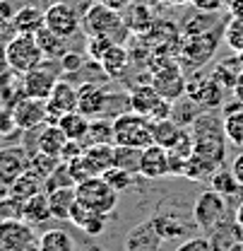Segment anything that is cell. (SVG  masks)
I'll use <instances>...</instances> for the list:
<instances>
[{
    "instance_id": "18",
    "label": "cell",
    "mask_w": 243,
    "mask_h": 251,
    "mask_svg": "<svg viewBox=\"0 0 243 251\" xmlns=\"http://www.w3.org/2000/svg\"><path fill=\"white\" fill-rule=\"evenodd\" d=\"M56 82H58L56 73L51 68H46V65H39V68L29 70L27 75H22V92H24V97L46 101L51 97V92H53Z\"/></svg>"
},
{
    "instance_id": "37",
    "label": "cell",
    "mask_w": 243,
    "mask_h": 251,
    "mask_svg": "<svg viewBox=\"0 0 243 251\" xmlns=\"http://www.w3.org/2000/svg\"><path fill=\"white\" fill-rule=\"evenodd\" d=\"M61 167V157H53V155H44V152H34L29 155V172H34L36 176H41L44 181Z\"/></svg>"
},
{
    "instance_id": "59",
    "label": "cell",
    "mask_w": 243,
    "mask_h": 251,
    "mask_svg": "<svg viewBox=\"0 0 243 251\" xmlns=\"http://www.w3.org/2000/svg\"><path fill=\"white\" fill-rule=\"evenodd\" d=\"M166 2H171V5H183V2H188V0H166Z\"/></svg>"
},
{
    "instance_id": "33",
    "label": "cell",
    "mask_w": 243,
    "mask_h": 251,
    "mask_svg": "<svg viewBox=\"0 0 243 251\" xmlns=\"http://www.w3.org/2000/svg\"><path fill=\"white\" fill-rule=\"evenodd\" d=\"M217 169H221V167L214 159L195 152V155L188 159V164H185V179H190V181H210Z\"/></svg>"
},
{
    "instance_id": "55",
    "label": "cell",
    "mask_w": 243,
    "mask_h": 251,
    "mask_svg": "<svg viewBox=\"0 0 243 251\" xmlns=\"http://www.w3.org/2000/svg\"><path fill=\"white\" fill-rule=\"evenodd\" d=\"M231 92H234V97H236V101H241L243 104V73L239 75V80H236V85H234Z\"/></svg>"
},
{
    "instance_id": "40",
    "label": "cell",
    "mask_w": 243,
    "mask_h": 251,
    "mask_svg": "<svg viewBox=\"0 0 243 251\" xmlns=\"http://www.w3.org/2000/svg\"><path fill=\"white\" fill-rule=\"evenodd\" d=\"M24 203L15 196H7L0 201V222H10V220H22Z\"/></svg>"
},
{
    "instance_id": "49",
    "label": "cell",
    "mask_w": 243,
    "mask_h": 251,
    "mask_svg": "<svg viewBox=\"0 0 243 251\" xmlns=\"http://www.w3.org/2000/svg\"><path fill=\"white\" fill-rule=\"evenodd\" d=\"M82 152H85V143H80V140H67L61 152V162L77 159V157H82Z\"/></svg>"
},
{
    "instance_id": "3",
    "label": "cell",
    "mask_w": 243,
    "mask_h": 251,
    "mask_svg": "<svg viewBox=\"0 0 243 251\" xmlns=\"http://www.w3.org/2000/svg\"><path fill=\"white\" fill-rule=\"evenodd\" d=\"M113 145L133 148V150H145V148L154 145L152 121L130 109L118 114L113 119Z\"/></svg>"
},
{
    "instance_id": "43",
    "label": "cell",
    "mask_w": 243,
    "mask_h": 251,
    "mask_svg": "<svg viewBox=\"0 0 243 251\" xmlns=\"http://www.w3.org/2000/svg\"><path fill=\"white\" fill-rule=\"evenodd\" d=\"M58 63H61V68H63V73H65V75H72V73H80V70L85 68L87 58H85V56H80V53H75V51H67Z\"/></svg>"
},
{
    "instance_id": "38",
    "label": "cell",
    "mask_w": 243,
    "mask_h": 251,
    "mask_svg": "<svg viewBox=\"0 0 243 251\" xmlns=\"http://www.w3.org/2000/svg\"><path fill=\"white\" fill-rule=\"evenodd\" d=\"M140 155H142V150L116 145V150H113V167H121V169L130 172V174H140Z\"/></svg>"
},
{
    "instance_id": "5",
    "label": "cell",
    "mask_w": 243,
    "mask_h": 251,
    "mask_svg": "<svg viewBox=\"0 0 243 251\" xmlns=\"http://www.w3.org/2000/svg\"><path fill=\"white\" fill-rule=\"evenodd\" d=\"M128 106H130V111H135L140 116H147L150 121L171 119V114H174V101L164 99L152 87V82L135 85L130 90V94H128Z\"/></svg>"
},
{
    "instance_id": "34",
    "label": "cell",
    "mask_w": 243,
    "mask_h": 251,
    "mask_svg": "<svg viewBox=\"0 0 243 251\" xmlns=\"http://www.w3.org/2000/svg\"><path fill=\"white\" fill-rule=\"evenodd\" d=\"M39 249L41 251H75V239L65 229L53 227V229H46L39 237Z\"/></svg>"
},
{
    "instance_id": "50",
    "label": "cell",
    "mask_w": 243,
    "mask_h": 251,
    "mask_svg": "<svg viewBox=\"0 0 243 251\" xmlns=\"http://www.w3.org/2000/svg\"><path fill=\"white\" fill-rule=\"evenodd\" d=\"M15 7H12V2L10 0H0V25H10L12 22V17H15Z\"/></svg>"
},
{
    "instance_id": "27",
    "label": "cell",
    "mask_w": 243,
    "mask_h": 251,
    "mask_svg": "<svg viewBox=\"0 0 243 251\" xmlns=\"http://www.w3.org/2000/svg\"><path fill=\"white\" fill-rule=\"evenodd\" d=\"M183 128L178 121L174 119H161V121H152V135H154V145H161L164 150H171L178 138L183 135Z\"/></svg>"
},
{
    "instance_id": "32",
    "label": "cell",
    "mask_w": 243,
    "mask_h": 251,
    "mask_svg": "<svg viewBox=\"0 0 243 251\" xmlns=\"http://www.w3.org/2000/svg\"><path fill=\"white\" fill-rule=\"evenodd\" d=\"M46 191V186H44V179L41 176H36L34 172H24L12 186H10V196H15V198H20L22 203L24 201H29V198H34L36 193H44Z\"/></svg>"
},
{
    "instance_id": "53",
    "label": "cell",
    "mask_w": 243,
    "mask_h": 251,
    "mask_svg": "<svg viewBox=\"0 0 243 251\" xmlns=\"http://www.w3.org/2000/svg\"><path fill=\"white\" fill-rule=\"evenodd\" d=\"M99 2H104L106 7H111V10H118V12H121V10H125V7H130V2H133V0H99Z\"/></svg>"
},
{
    "instance_id": "52",
    "label": "cell",
    "mask_w": 243,
    "mask_h": 251,
    "mask_svg": "<svg viewBox=\"0 0 243 251\" xmlns=\"http://www.w3.org/2000/svg\"><path fill=\"white\" fill-rule=\"evenodd\" d=\"M231 172H234V176H236V181L243 186V152L241 155L234 157V162H231V167H229Z\"/></svg>"
},
{
    "instance_id": "19",
    "label": "cell",
    "mask_w": 243,
    "mask_h": 251,
    "mask_svg": "<svg viewBox=\"0 0 243 251\" xmlns=\"http://www.w3.org/2000/svg\"><path fill=\"white\" fill-rule=\"evenodd\" d=\"M164 244V239L159 237V232L154 229L152 220L140 222L137 227L130 229V234L125 237V251H159Z\"/></svg>"
},
{
    "instance_id": "60",
    "label": "cell",
    "mask_w": 243,
    "mask_h": 251,
    "mask_svg": "<svg viewBox=\"0 0 243 251\" xmlns=\"http://www.w3.org/2000/svg\"><path fill=\"white\" fill-rule=\"evenodd\" d=\"M231 251H243V247H241V244H239V247H234V249H231Z\"/></svg>"
},
{
    "instance_id": "1",
    "label": "cell",
    "mask_w": 243,
    "mask_h": 251,
    "mask_svg": "<svg viewBox=\"0 0 243 251\" xmlns=\"http://www.w3.org/2000/svg\"><path fill=\"white\" fill-rule=\"evenodd\" d=\"M190 133H193V140H195V152L202 157H210L219 167H224V159H226L224 121H219L212 111H205L193 121Z\"/></svg>"
},
{
    "instance_id": "61",
    "label": "cell",
    "mask_w": 243,
    "mask_h": 251,
    "mask_svg": "<svg viewBox=\"0 0 243 251\" xmlns=\"http://www.w3.org/2000/svg\"><path fill=\"white\" fill-rule=\"evenodd\" d=\"M241 56H243V51H241Z\"/></svg>"
},
{
    "instance_id": "26",
    "label": "cell",
    "mask_w": 243,
    "mask_h": 251,
    "mask_svg": "<svg viewBox=\"0 0 243 251\" xmlns=\"http://www.w3.org/2000/svg\"><path fill=\"white\" fill-rule=\"evenodd\" d=\"M34 39H36L39 49L44 51L46 61H61L63 56L67 53V44H65L67 39H63V36H58V34H53L48 27L39 29L36 34H34Z\"/></svg>"
},
{
    "instance_id": "16",
    "label": "cell",
    "mask_w": 243,
    "mask_h": 251,
    "mask_svg": "<svg viewBox=\"0 0 243 251\" xmlns=\"http://www.w3.org/2000/svg\"><path fill=\"white\" fill-rule=\"evenodd\" d=\"M12 116H15L17 130H34V128L46 124V119H48L46 101L31 99V97H22V99L12 106Z\"/></svg>"
},
{
    "instance_id": "57",
    "label": "cell",
    "mask_w": 243,
    "mask_h": 251,
    "mask_svg": "<svg viewBox=\"0 0 243 251\" xmlns=\"http://www.w3.org/2000/svg\"><path fill=\"white\" fill-rule=\"evenodd\" d=\"M7 196H10V186L0 184V201H2V198H7Z\"/></svg>"
},
{
    "instance_id": "10",
    "label": "cell",
    "mask_w": 243,
    "mask_h": 251,
    "mask_svg": "<svg viewBox=\"0 0 243 251\" xmlns=\"http://www.w3.org/2000/svg\"><path fill=\"white\" fill-rule=\"evenodd\" d=\"M185 97L198 109L214 111L217 106L224 104V87L214 80L212 75H205V77H195V80H190L185 85Z\"/></svg>"
},
{
    "instance_id": "12",
    "label": "cell",
    "mask_w": 243,
    "mask_h": 251,
    "mask_svg": "<svg viewBox=\"0 0 243 251\" xmlns=\"http://www.w3.org/2000/svg\"><path fill=\"white\" fill-rule=\"evenodd\" d=\"M219 46V29L205 31V34H195V36H185L181 41V56L188 65H205L214 56Z\"/></svg>"
},
{
    "instance_id": "44",
    "label": "cell",
    "mask_w": 243,
    "mask_h": 251,
    "mask_svg": "<svg viewBox=\"0 0 243 251\" xmlns=\"http://www.w3.org/2000/svg\"><path fill=\"white\" fill-rule=\"evenodd\" d=\"M104 229H106V215H101V213H91L89 218H87V222L82 225V232L89 234V237L104 234Z\"/></svg>"
},
{
    "instance_id": "9",
    "label": "cell",
    "mask_w": 243,
    "mask_h": 251,
    "mask_svg": "<svg viewBox=\"0 0 243 251\" xmlns=\"http://www.w3.org/2000/svg\"><path fill=\"white\" fill-rule=\"evenodd\" d=\"M150 220H152L154 229L159 232V237H161L164 242L190 239L193 232L198 229L195 220H188L185 215H181L178 210H169L166 205H159V210H156Z\"/></svg>"
},
{
    "instance_id": "20",
    "label": "cell",
    "mask_w": 243,
    "mask_h": 251,
    "mask_svg": "<svg viewBox=\"0 0 243 251\" xmlns=\"http://www.w3.org/2000/svg\"><path fill=\"white\" fill-rule=\"evenodd\" d=\"M140 176L145 179H161L169 176V150L161 145H150L140 155Z\"/></svg>"
},
{
    "instance_id": "51",
    "label": "cell",
    "mask_w": 243,
    "mask_h": 251,
    "mask_svg": "<svg viewBox=\"0 0 243 251\" xmlns=\"http://www.w3.org/2000/svg\"><path fill=\"white\" fill-rule=\"evenodd\" d=\"M224 0H193V5L200 10V12H217L221 7Z\"/></svg>"
},
{
    "instance_id": "46",
    "label": "cell",
    "mask_w": 243,
    "mask_h": 251,
    "mask_svg": "<svg viewBox=\"0 0 243 251\" xmlns=\"http://www.w3.org/2000/svg\"><path fill=\"white\" fill-rule=\"evenodd\" d=\"M226 39H229V44L241 53L243 51V20H234V22L229 25V29H226Z\"/></svg>"
},
{
    "instance_id": "6",
    "label": "cell",
    "mask_w": 243,
    "mask_h": 251,
    "mask_svg": "<svg viewBox=\"0 0 243 251\" xmlns=\"http://www.w3.org/2000/svg\"><path fill=\"white\" fill-rule=\"evenodd\" d=\"M75 191H77L80 203H85L87 208H91L94 213H101V215H111L121 198V193L116 188H111V184L104 176H91L87 181L77 184Z\"/></svg>"
},
{
    "instance_id": "30",
    "label": "cell",
    "mask_w": 243,
    "mask_h": 251,
    "mask_svg": "<svg viewBox=\"0 0 243 251\" xmlns=\"http://www.w3.org/2000/svg\"><path fill=\"white\" fill-rule=\"evenodd\" d=\"M22 220H24V222H29L31 227H36V225H44V222L53 220L46 191H44V193H36V196H34V198H29V201H24Z\"/></svg>"
},
{
    "instance_id": "11",
    "label": "cell",
    "mask_w": 243,
    "mask_h": 251,
    "mask_svg": "<svg viewBox=\"0 0 243 251\" xmlns=\"http://www.w3.org/2000/svg\"><path fill=\"white\" fill-rule=\"evenodd\" d=\"M46 27L63 39H72L80 31V12L75 5L58 0L46 7Z\"/></svg>"
},
{
    "instance_id": "45",
    "label": "cell",
    "mask_w": 243,
    "mask_h": 251,
    "mask_svg": "<svg viewBox=\"0 0 243 251\" xmlns=\"http://www.w3.org/2000/svg\"><path fill=\"white\" fill-rule=\"evenodd\" d=\"M65 164H67V172H70V176H72L75 186H77V184H82V181H87V179H91L89 172H87V167H85V162H82V157L70 159V162H65Z\"/></svg>"
},
{
    "instance_id": "21",
    "label": "cell",
    "mask_w": 243,
    "mask_h": 251,
    "mask_svg": "<svg viewBox=\"0 0 243 251\" xmlns=\"http://www.w3.org/2000/svg\"><path fill=\"white\" fill-rule=\"evenodd\" d=\"M46 27V10L36 7V5H24L15 12L12 22H10V29L15 34H29L34 36L39 29Z\"/></svg>"
},
{
    "instance_id": "28",
    "label": "cell",
    "mask_w": 243,
    "mask_h": 251,
    "mask_svg": "<svg viewBox=\"0 0 243 251\" xmlns=\"http://www.w3.org/2000/svg\"><path fill=\"white\" fill-rule=\"evenodd\" d=\"M48 205H51V215L56 220H67L70 218V210L77 201V191L75 186H65V188H56V191H48Z\"/></svg>"
},
{
    "instance_id": "14",
    "label": "cell",
    "mask_w": 243,
    "mask_h": 251,
    "mask_svg": "<svg viewBox=\"0 0 243 251\" xmlns=\"http://www.w3.org/2000/svg\"><path fill=\"white\" fill-rule=\"evenodd\" d=\"M29 169V152L22 145L0 148V184L12 186Z\"/></svg>"
},
{
    "instance_id": "25",
    "label": "cell",
    "mask_w": 243,
    "mask_h": 251,
    "mask_svg": "<svg viewBox=\"0 0 243 251\" xmlns=\"http://www.w3.org/2000/svg\"><path fill=\"white\" fill-rule=\"evenodd\" d=\"M243 73V56H231V58H221V61L214 65L212 77L224 87V90H234L239 75Z\"/></svg>"
},
{
    "instance_id": "39",
    "label": "cell",
    "mask_w": 243,
    "mask_h": 251,
    "mask_svg": "<svg viewBox=\"0 0 243 251\" xmlns=\"http://www.w3.org/2000/svg\"><path fill=\"white\" fill-rule=\"evenodd\" d=\"M135 176L137 174H130V172H125V169H121V167H111L106 174H104V179L111 184V188H116L118 193H123V191H128V188L135 184Z\"/></svg>"
},
{
    "instance_id": "22",
    "label": "cell",
    "mask_w": 243,
    "mask_h": 251,
    "mask_svg": "<svg viewBox=\"0 0 243 251\" xmlns=\"http://www.w3.org/2000/svg\"><path fill=\"white\" fill-rule=\"evenodd\" d=\"M113 150L116 145H87L82 152V162L89 176H104L113 167Z\"/></svg>"
},
{
    "instance_id": "2",
    "label": "cell",
    "mask_w": 243,
    "mask_h": 251,
    "mask_svg": "<svg viewBox=\"0 0 243 251\" xmlns=\"http://www.w3.org/2000/svg\"><path fill=\"white\" fill-rule=\"evenodd\" d=\"M85 29L89 36H106L113 44H125L130 36L125 17H121L118 10L106 7L104 2H91L85 10Z\"/></svg>"
},
{
    "instance_id": "31",
    "label": "cell",
    "mask_w": 243,
    "mask_h": 251,
    "mask_svg": "<svg viewBox=\"0 0 243 251\" xmlns=\"http://www.w3.org/2000/svg\"><path fill=\"white\" fill-rule=\"evenodd\" d=\"M89 124H91V119H87L80 111H70V114H65V116L58 119V128L65 133V138L67 140H80V143L87 138Z\"/></svg>"
},
{
    "instance_id": "56",
    "label": "cell",
    "mask_w": 243,
    "mask_h": 251,
    "mask_svg": "<svg viewBox=\"0 0 243 251\" xmlns=\"http://www.w3.org/2000/svg\"><path fill=\"white\" fill-rule=\"evenodd\" d=\"M234 220H236V222H239V225L243 227V203L239 205V210H236V218H234Z\"/></svg>"
},
{
    "instance_id": "48",
    "label": "cell",
    "mask_w": 243,
    "mask_h": 251,
    "mask_svg": "<svg viewBox=\"0 0 243 251\" xmlns=\"http://www.w3.org/2000/svg\"><path fill=\"white\" fill-rule=\"evenodd\" d=\"M15 130H17V124H15L12 109L10 106H0V135H12Z\"/></svg>"
},
{
    "instance_id": "4",
    "label": "cell",
    "mask_w": 243,
    "mask_h": 251,
    "mask_svg": "<svg viewBox=\"0 0 243 251\" xmlns=\"http://www.w3.org/2000/svg\"><path fill=\"white\" fill-rule=\"evenodd\" d=\"M5 53H7V65L15 75H27L29 70L44 65L46 61L36 39L29 34H12V39L5 44Z\"/></svg>"
},
{
    "instance_id": "35",
    "label": "cell",
    "mask_w": 243,
    "mask_h": 251,
    "mask_svg": "<svg viewBox=\"0 0 243 251\" xmlns=\"http://www.w3.org/2000/svg\"><path fill=\"white\" fill-rule=\"evenodd\" d=\"M87 145H113V121L106 119H91L87 138L82 140Z\"/></svg>"
},
{
    "instance_id": "15",
    "label": "cell",
    "mask_w": 243,
    "mask_h": 251,
    "mask_svg": "<svg viewBox=\"0 0 243 251\" xmlns=\"http://www.w3.org/2000/svg\"><path fill=\"white\" fill-rule=\"evenodd\" d=\"M109 104V92L99 82H82L77 87V111L87 119H104Z\"/></svg>"
},
{
    "instance_id": "54",
    "label": "cell",
    "mask_w": 243,
    "mask_h": 251,
    "mask_svg": "<svg viewBox=\"0 0 243 251\" xmlns=\"http://www.w3.org/2000/svg\"><path fill=\"white\" fill-rule=\"evenodd\" d=\"M10 65H7V53H5V44H0V77L7 75Z\"/></svg>"
},
{
    "instance_id": "41",
    "label": "cell",
    "mask_w": 243,
    "mask_h": 251,
    "mask_svg": "<svg viewBox=\"0 0 243 251\" xmlns=\"http://www.w3.org/2000/svg\"><path fill=\"white\" fill-rule=\"evenodd\" d=\"M44 186H46V193L48 191H56V188H65V186H75V181H72V176H70V172H67V164L61 162V167L44 181Z\"/></svg>"
},
{
    "instance_id": "58",
    "label": "cell",
    "mask_w": 243,
    "mask_h": 251,
    "mask_svg": "<svg viewBox=\"0 0 243 251\" xmlns=\"http://www.w3.org/2000/svg\"><path fill=\"white\" fill-rule=\"evenodd\" d=\"M24 251H41V249H39V242H36V244H31V247H27Z\"/></svg>"
},
{
    "instance_id": "47",
    "label": "cell",
    "mask_w": 243,
    "mask_h": 251,
    "mask_svg": "<svg viewBox=\"0 0 243 251\" xmlns=\"http://www.w3.org/2000/svg\"><path fill=\"white\" fill-rule=\"evenodd\" d=\"M176 251H212V249H210V239L207 237H190V239H183L181 244L176 247Z\"/></svg>"
},
{
    "instance_id": "23",
    "label": "cell",
    "mask_w": 243,
    "mask_h": 251,
    "mask_svg": "<svg viewBox=\"0 0 243 251\" xmlns=\"http://www.w3.org/2000/svg\"><path fill=\"white\" fill-rule=\"evenodd\" d=\"M65 143H67V138H65V133L58 128V124L41 126V130H39V135H36V150L44 152V155L61 157Z\"/></svg>"
},
{
    "instance_id": "42",
    "label": "cell",
    "mask_w": 243,
    "mask_h": 251,
    "mask_svg": "<svg viewBox=\"0 0 243 251\" xmlns=\"http://www.w3.org/2000/svg\"><path fill=\"white\" fill-rule=\"evenodd\" d=\"M111 46H113V41L106 39V36H89V39H87V56H89L91 61H101V56H104Z\"/></svg>"
},
{
    "instance_id": "7",
    "label": "cell",
    "mask_w": 243,
    "mask_h": 251,
    "mask_svg": "<svg viewBox=\"0 0 243 251\" xmlns=\"http://www.w3.org/2000/svg\"><path fill=\"white\" fill-rule=\"evenodd\" d=\"M150 82H152L154 90L161 94L164 99H169V101L181 99L183 94H185V85H188L181 65L174 61V58H166V61H161V63L152 61V80Z\"/></svg>"
},
{
    "instance_id": "29",
    "label": "cell",
    "mask_w": 243,
    "mask_h": 251,
    "mask_svg": "<svg viewBox=\"0 0 243 251\" xmlns=\"http://www.w3.org/2000/svg\"><path fill=\"white\" fill-rule=\"evenodd\" d=\"M101 68H104V73L109 75V77H123V73L128 70V65H130V53H128V49L123 46V44H113L104 56H101Z\"/></svg>"
},
{
    "instance_id": "36",
    "label": "cell",
    "mask_w": 243,
    "mask_h": 251,
    "mask_svg": "<svg viewBox=\"0 0 243 251\" xmlns=\"http://www.w3.org/2000/svg\"><path fill=\"white\" fill-rule=\"evenodd\" d=\"M210 186H212V191H217L219 196H224V198H234V196H239V191L243 188L241 184L236 181L234 172L226 169V167H221V169L214 172V176L210 179Z\"/></svg>"
},
{
    "instance_id": "8",
    "label": "cell",
    "mask_w": 243,
    "mask_h": 251,
    "mask_svg": "<svg viewBox=\"0 0 243 251\" xmlns=\"http://www.w3.org/2000/svg\"><path fill=\"white\" fill-rule=\"evenodd\" d=\"M226 210H229L226 208V198L219 196L212 188H207L193 203V220H195L200 232H214L226 220Z\"/></svg>"
},
{
    "instance_id": "24",
    "label": "cell",
    "mask_w": 243,
    "mask_h": 251,
    "mask_svg": "<svg viewBox=\"0 0 243 251\" xmlns=\"http://www.w3.org/2000/svg\"><path fill=\"white\" fill-rule=\"evenodd\" d=\"M224 135L231 145L243 148V104L234 101L229 106H224Z\"/></svg>"
},
{
    "instance_id": "17",
    "label": "cell",
    "mask_w": 243,
    "mask_h": 251,
    "mask_svg": "<svg viewBox=\"0 0 243 251\" xmlns=\"http://www.w3.org/2000/svg\"><path fill=\"white\" fill-rule=\"evenodd\" d=\"M46 111H48L51 124H58L61 116L77 111V87H72L67 80H58L51 97L46 99Z\"/></svg>"
},
{
    "instance_id": "13",
    "label": "cell",
    "mask_w": 243,
    "mask_h": 251,
    "mask_svg": "<svg viewBox=\"0 0 243 251\" xmlns=\"http://www.w3.org/2000/svg\"><path fill=\"white\" fill-rule=\"evenodd\" d=\"M36 232L24 220H10L0 222V251H24L36 244Z\"/></svg>"
}]
</instances>
